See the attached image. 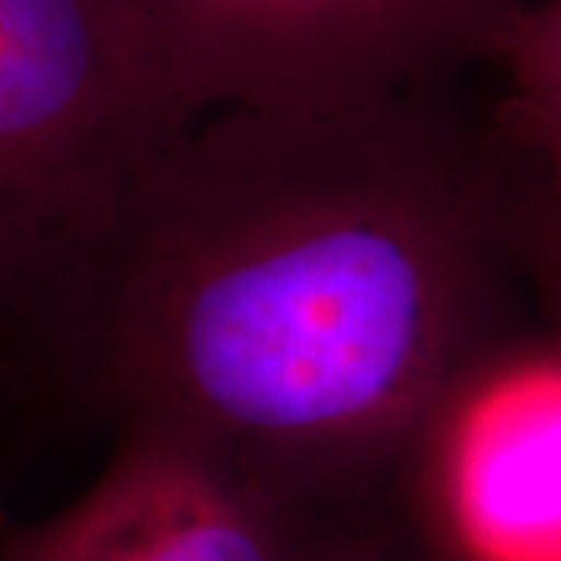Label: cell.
<instances>
[{
  "mask_svg": "<svg viewBox=\"0 0 561 561\" xmlns=\"http://www.w3.org/2000/svg\"><path fill=\"white\" fill-rule=\"evenodd\" d=\"M201 113H337L397 88L486 0H144Z\"/></svg>",
  "mask_w": 561,
  "mask_h": 561,
  "instance_id": "obj_3",
  "label": "cell"
},
{
  "mask_svg": "<svg viewBox=\"0 0 561 561\" xmlns=\"http://www.w3.org/2000/svg\"><path fill=\"white\" fill-rule=\"evenodd\" d=\"M0 561H300L280 505L219 461L147 431L79 500L16 530Z\"/></svg>",
  "mask_w": 561,
  "mask_h": 561,
  "instance_id": "obj_4",
  "label": "cell"
},
{
  "mask_svg": "<svg viewBox=\"0 0 561 561\" xmlns=\"http://www.w3.org/2000/svg\"><path fill=\"white\" fill-rule=\"evenodd\" d=\"M515 84V119L552 165L561 187V0L512 16L496 28Z\"/></svg>",
  "mask_w": 561,
  "mask_h": 561,
  "instance_id": "obj_6",
  "label": "cell"
},
{
  "mask_svg": "<svg viewBox=\"0 0 561 561\" xmlns=\"http://www.w3.org/2000/svg\"><path fill=\"white\" fill-rule=\"evenodd\" d=\"M474 272L468 206L397 101L216 110L140 184L94 331L128 431L280 505L431 419Z\"/></svg>",
  "mask_w": 561,
  "mask_h": 561,
  "instance_id": "obj_1",
  "label": "cell"
},
{
  "mask_svg": "<svg viewBox=\"0 0 561 561\" xmlns=\"http://www.w3.org/2000/svg\"><path fill=\"white\" fill-rule=\"evenodd\" d=\"M459 446L461 486L474 518L496 530L515 518L540 534L561 522V375L524 378L496 400L478 405Z\"/></svg>",
  "mask_w": 561,
  "mask_h": 561,
  "instance_id": "obj_5",
  "label": "cell"
},
{
  "mask_svg": "<svg viewBox=\"0 0 561 561\" xmlns=\"http://www.w3.org/2000/svg\"><path fill=\"white\" fill-rule=\"evenodd\" d=\"M203 113L144 0H0V362L98 309L140 184Z\"/></svg>",
  "mask_w": 561,
  "mask_h": 561,
  "instance_id": "obj_2",
  "label": "cell"
}]
</instances>
